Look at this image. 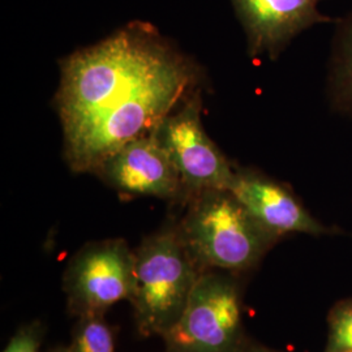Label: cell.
<instances>
[{
	"label": "cell",
	"instance_id": "1",
	"mask_svg": "<svg viewBox=\"0 0 352 352\" xmlns=\"http://www.w3.org/2000/svg\"><path fill=\"white\" fill-rule=\"evenodd\" d=\"M55 106L64 158L93 174L113 151L151 135L197 89L201 69L149 23L132 21L60 62Z\"/></svg>",
	"mask_w": 352,
	"mask_h": 352
},
{
	"label": "cell",
	"instance_id": "2",
	"mask_svg": "<svg viewBox=\"0 0 352 352\" xmlns=\"http://www.w3.org/2000/svg\"><path fill=\"white\" fill-rule=\"evenodd\" d=\"M180 235L202 270L232 274L251 270L278 243L230 189H208L182 204Z\"/></svg>",
	"mask_w": 352,
	"mask_h": 352
},
{
	"label": "cell",
	"instance_id": "3",
	"mask_svg": "<svg viewBox=\"0 0 352 352\" xmlns=\"http://www.w3.org/2000/svg\"><path fill=\"white\" fill-rule=\"evenodd\" d=\"M202 270L180 235L175 218L135 250L132 304L142 337H164L183 314Z\"/></svg>",
	"mask_w": 352,
	"mask_h": 352
},
{
	"label": "cell",
	"instance_id": "4",
	"mask_svg": "<svg viewBox=\"0 0 352 352\" xmlns=\"http://www.w3.org/2000/svg\"><path fill=\"white\" fill-rule=\"evenodd\" d=\"M241 311L236 274L204 270L180 318L162 337L164 352H240Z\"/></svg>",
	"mask_w": 352,
	"mask_h": 352
},
{
	"label": "cell",
	"instance_id": "5",
	"mask_svg": "<svg viewBox=\"0 0 352 352\" xmlns=\"http://www.w3.org/2000/svg\"><path fill=\"white\" fill-rule=\"evenodd\" d=\"M200 88L168 113L154 135L180 176L183 200L208 189H230L236 166L214 144L201 122Z\"/></svg>",
	"mask_w": 352,
	"mask_h": 352
},
{
	"label": "cell",
	"instance_id": "6",
	"mask_svg": "<svg viewBox=\"0 0 352 352\" xmlns=\"http://www.w3.org/2000/svg\"><path fill=\"white\" fill-rule=\"evenodd\" d=\"M135 251L124 239H104L84 245L71 258L63 276L67 305L72 315L104 314L133 291Z\"/></svg>",
	"mask_w": 352,
	"mask_h": 352
},
{
	"label": "cell",
	"instance_id": "7",
	"mask_svg": "<svg viewBox=\"0 0 352 352\" xmlns=\"http://www.w3.org/2000/svg\"><path fill=\"white\" fill-rule=\"evenodd\" d=\"M93 174L123 195L157 197L175 204L183 200V187L175 164L154 132L113 151Z\"/></svg>",
	"mask_w": 352,
	"mask_h": 352
},
{
	"label": "cell",
	"instance_id": "8",
	"mask_svg": "<svg viewBox=\"0 0 352 352\" xmlns=\"http://www.w3.org/2000/svg\"><path fill=\"white\" fill-rule=\"evenodd\" d=\"M230 190L248 213L278 239L291 234L324 236L338 232L318 221L289 186L258 170L236 166Z\"/></svg>",
	"mask_w": 352,
	"mask_h": 352
},
{
	"label": "cell",
	"instance_id": "9",
	"mask_svg": "<svg viewBox=\"0 0 352 352\" xmlns=\"http://www.w3.org/2000/svg\"><path fill=\"white\" fill-rule=\"evenodd\" d=\"M247 37L251 58L277 59L304 30L338 23L320 12L322 0H230Z\"/></svg>",
	"mask_w": 352,
	"mask_h": 352
},
{
	"label": "cell",
	"instance_id": "10",
	"mask_svg": "<svg viewBox=\"0 0 352 352\" xmlns=\"http://www.w3.org/2000/svg\"><path fill=\"white\" fill-rule=\"evenodd\" d=\"M331 109L352 116V12L338 20L327 76Z\"/></svg>",
	"mask_w": 352,
	"mask_h": 352
},
{
	"label": "cell",
	"instance_id": "11",
	"mask_svg": "<svg viewBox=\"0 0 352 352\" xmlns=\"http://www.w3.org/2000/svg\"><path fill=\"white\" fill-rule=\"evenodd\" d=\"M68 352H116L111 327L103 314L77 317Z\"/></svg>",
	"mask_w": 352,
	"mask_h": 352
},
{
	"label": "cell",
	"instance_id": "12",
	"mask_svg": "<svg viewBox=\"0 0 352 352\" xmlns=\"http://www.w3.org/2000/svg\"><path fill=\"white\" fill-rule=\"evenodd\" d=\"M324 352H352V298L337 302L329 312Z\"/></svg>",
	"mask_w": 352,
	"mask_h": 352
},
{
	"label": "cell",
	"instance_id": "13",
	"mask_svg": "<svg viewBox=\"0 0 352 352\" xmlns=\"http://www.w3.org/2000/svg\"><path fill=\"white\" fill-rule=\"evenodd\" d=\"M43 333L45 329L41 322L26 324L13 334L3 352H39Z\"/></svg>",
	"mask_w": 352,
	"mask_h": 352
},
{
	"label": "cell",
	"instance_id": "14",
	"mask_svg": "<svg viewBox=\"0 0 352 352\" xmlns=\"http://www.w3.org/2000/svg\"><path fill=\"white\" fill-rule=\"evenodd\" d=\"M240 352H285L280 351V350H274V349H270V347H266L263 344H258V343H250V342H245L244 346L241 347Z\"/></svg>",
	"mask_w": 352,
	"mask_h": 352
},
{
	"label": "cell",
	"instance_id": "15",
	"mask_svg": "<svg viewBox=\"0 0 352 352\" xmlns=\"http://www.w3.org/2000/svg\"><path fill=\"white\" fill-rule=\"evenodd\" d=\"M54 352H68V349H58V350H55Z\"/></svg>",
	"mask_w": 352,
	"mask_h": 352
}]
</instances>
